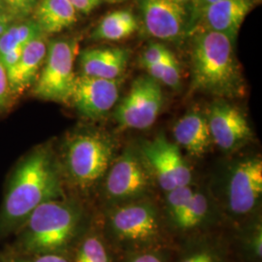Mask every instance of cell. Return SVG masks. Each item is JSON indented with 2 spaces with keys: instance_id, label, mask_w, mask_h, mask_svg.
Here are the masks:
<instances>
[{
  "instance_id": "1",
  "label": "cell",
  "mask_w": 262,
  "mask_h": 262,
  "mask_svg": "<svg viewBox=\"0 0 262 262\" xmlns=\"http://www.w3.org/2000/svg\"><path fill=\"white\" fill-rule=\"evenodd\" d=\"M60 195V181L51 151L47 148L32 150L10 179L0 212V229L24 225L38 206Z\"/></svg>"
},
{
  "instance_id": "2",
  "label": "cell",
  "mask_w": 262,
  "mask_h": 262,
  "mask_svg": "<svg viewBox=\"0 0 262 262\" xmlns=\"http://www.w3.org/2000/svg\"><path fill=\"white\" fill-rule=\"evenodd\" d=\"M234 41L224 34L198 31L192 34L191 84L195 91L223 98L245 93Z\"/></svg>"
},
{
  "instance_id": "3",
  "label": "cell",
  "mask_w": 262,
  "mask_h": 262,
  "mask_svg": "<svg viewBox=\"0 0 262 262\" xmlns=\"http://www.w3.org/2000/svg\"><path fill=\"white\" fill-rule=\"evenodd\" d=\"M78 223L75 207L60 199L49 200L28 215L20 244L29 253H56L73 238Z\"/></svg>"
},
{
  "instance_id": "4",
  "label": "cell",
  "mask_w": 262,
  "mask_h": 262,
  "mask_svg": "<svg viewBox=\"0 0 262 262\" xmlns=\"http://www.w3.org/2000/svg\"><path fill=\"white\" fill-rule=\"evenodd\" d=\"M77 43L56 39L48 44L47 54L34 83L33 94L43 100L66 103L70 101L75 82Z\"/></svg>"
},
{
  "instance_id": "5",
  "label": "cell",
  "mask_w": 262,
  "mask_h": 262,
  "mask_svg": "<svg viewBox=\"0 0 262 262\" xmlns=\"http://www.w3.org/2000/svg\"><path fill=\"white\" fill-rule=\"evenodd\" d=\"M113 151L111 141L102 134L76 135L66 150V167L76 185L86 188L103 177L110 167Z\"/></svg>"
},
{
  "instance_id": "6",
  "label": "cell",
  "mask_w": 262,
  "mask_h": 262,
  "mask_svg": "<svg viewBox=\"0 0 262 262\" xmlns=\"http://www.w3.org/2000/svg\"><path fill=\"white\" fill-rule=\"evenodd\" d=\"M140 151L147 168L165 192L190 185L191 170L177 144L160 134L151 140L144 142Z\"/></svg>"
},
{
  "instance_id": "7",
  "label": "cell",
  "mask_w": 262,
  "mask_h": 262,
  "mask_svg": "<svg viewBox=\"0 0 262 262\" xmlns=\"http://www.w3.org/2000/svg\"><path fill=\"white\" fill-rule=\"evenodd\" d=\"M163 106V93L159 82L150 76L138 77L127 95L115 111V119L124 128L146 129L159 117Z\"/></svg>"
},
{
  "instance_id": "8",
  "label": "cell",
  "mask_w": 262,
  "mask_h": 262,
  "mask_svg": "<svg viewBox=\"0 0 262 262\" xmlns=\"http://www.w3.org/2000/svg\"><path fill=\"white\" fill-rule=\"evenodd\" d=\"M114 237L132 247H149L160 237V222L155 207L130 203L117 208L109 219Z\"/></svg>"
},
{
  "instance_id": "9",
  "label": "cell",
  "mask_w": 262,
  "mask_h": 262,
  "mask_svg": "<svg viewBox=\"0 0 262 262\" xmlns=\"http://www.w3.org/2000/svg\"><path fill=\"white\" fill-rule=\"evenodd\" d=\"M150 173L142 158L125 150L108 169L105 189L117 201L136 200L150 188Z\"/></svg>"
},
{
  "instance_id": "10",
  "label": "cell",
  "mask_w": 262,
  "mask_h": 262,
  "mask_svg": "<svg viewBox=\"0 0 262 262\" xmlns=\"http://www.w3.org/2000/svg\"><path fill=\"white\" fill-rule=\"evenodd\" d=\"M206 118L212 142L225 152L240 149L252 138L246 116L235 105L215 101L209 107Z\"/></svg>"
},
{
  "instance_id": "11",
  "label": "cell",
  "mask_w": 262,
  "mask_h": 262,
  "mask_svg": "<svg viewBox=\"0 0 262 262\" xmlns=\"http://www.w3.org/2000/svg\"><path fill=\"white\" fill-rule=\"evenodd\" d=\"M121 80H106L90 76H76L70 101L77 111L88 119L104 117L116 105Z\"/></svg>"
},
{
  "instance_id": "12",
  "label": "cell",
  "mask_w": 262,
  "mask_h": 262,
  "mask_svg": "<svg viewBox=\"0 0 262 262\" xmlns=\"http://www.w3.org/2000/svg\"><path fill=\"white\" fill-rule=\"evenodd\" d=\"M146 30L152 37L180 42L188 31V19L183 5L172 0H138Z\"/></svg>"
},
{
  "instance_id": "13",
  "label": "cell",
  "mask_w": 262,
  "mask_h": 262,
  "mask_svg": "<svg viewBox=\"0 0 262 262\" xmlns=\"http://www.w3.org/2000/svg\"><path fill=\"white\" fill-rule=\"evenodd\" d=\"M262 194L261 159H244L232 170L227 185V204L235 215H247L256 208Z\"/></svg>"
},
{
  "instance_id": "14",
  "label": "cell",
  "mask_w": 262,
  "mask_h": 262,
  "mask_svg": "<svg viewBox=\"0 0 262 262\" xmlns=\"http://www.w3.org/2000/svg\"><path fill=\"white\" fill-rule=\"evenodd\" d=\"M254 4L253 0H220L198 14L187 33L212 31L224 34L235 42L239 29Z\"/></svg>"
},
{
  "instance_id": "15",
  "label": "cell",
  "mask_w": 262,
  "mask_h": 262,
  "mask_svg": "<svg viewBox=\"0 0 262 262\" xmlns=\"http://www.w3.org/2000/svg\"><path fill=\"white\" fill-rule=\"evenodd\" d=\"M130 51L124 48L86 49L80 54L82 75L106 80H117L124 73Z\"/></svg>"
},
{
  "instance_id": "16",
  "label": "cell",
  "mask_w": 262,
  "mask_h": 262,
  "mask_svg": "<svg viewBox=\"0 0 262 262\" xmlns=\"http://www.w3.org/2000/svg\"><path fill=\"white\" fill-rule=\"evenodd\" d=\"M173 134L177 145L194 158L204 156L212 144L206 114L198 110L188 111L179 119Z\"/></svg>"
},
{
  "instance_id": "17",
  "label": "cell",
  "mask_w": 262,
  "mask_h": 262,
  "mask_svg": "<svg viewBox=\"0 0 262 262\" xmlns=\"http://www.w3.org/2000/svg\"><path fill=\"white\" fill-rule=\"evenodd\" d=\"M47 47L42 35L29 42L23 50L19 60L7 71L12 94H21L34 84L44 63Z\"/></svg>"
},
{
  "instance_id": "18",
  "label": "cell",
  "mask_w": 262,
  "mask_h": 262,
  "mask_svg": "<svg viewBox=\"0 0 262 262\" xmlns=\"http://www.w3.org/2000/svg\"><path fill=\"white\" fill-rule=\"evenodd\" d=\"M77 13L68 0H40L33 19L43 34H55L73 26Z\"/></svg>"
},
{
  "instance_id": "19",
  "label": "cell",
  "mask_w": 262,
  "mask_h": 262,
  "mask_svg": "<svg viewBox=\"0 0 262 262\" xmlns=\"http://www.w3.org/2000/svg\"><path fill=\"white\" fill-rule=\"evenodd\" d=\"M139 28L138 20L129 10H117L104 16L92 34L95 41H121L131 36Z\"/></svg>"
},
{
  "instance_id": "20",
  "label": "cell",
  "mask_w": 262,
  "mask_h": 262,
  "mask_svg": "<svg viewBox=\"0 0 262 262\" xmlns=\"http://www.w3.org/2000/svg\"><path fill=\"white\" fill-rule=\"evenodd\" d=\"M42 35L34 19L14 21L0 37V57L10 52L24 49L29 42Z\"/></svg>"
},
{
  "instance_id": "21",
  "label": "cell",
  "mask_w": 262,
  "mask_h": 262,
  "mask_svg": "<svg viewBox=\"0 0 262 262\" xmlns=\"http://www.w3.org/2000/svg\"><path fill=\"white\" fill-rule=\"evenodd\" d=\"M208 210L209 203L206 196L201 192L195 191L184 212L173 224L182 230L195 228L204 222Z\"/></svg>"
},
{
  "instance_id": "22",
  "label": "cell",
  "mask_w": 262,
  "mask_h": 262,
  "mask_svg": "<svg viewBox=\"0 0 262 262\" xmlns=\"http://www.w3.org/2000/svg\"><path fill=\"white\" fill-rule=\"evenodd\" d=\"M144 68L148 72V75L159 84H165L173 90H178L180 88L182 74L178 59L166 63L145 66Z\"/></svg>"
},
{
  "instance_id": "23",
  "label": "cell",
  "mask_w": 262,
  "mask_h": 262,
  "mask_svg": "<svg viewBox=\"0 0 262 262\" xmlns=\"http://www.w3.org/2000/svg\"><path fill=\"white\" fill-rule=\"evenodd\" d=\"M76 262H110L103 242L96 236L84 238L76 254Z\"/></svg>"
},
{
  "instance_id": "24",
  "label": "cell",
  "mask_w": 262,
  "mask_h": 262,
  "mask_svg": "<svg viewBox=\"0 0 262 262\" xmlns=\"http://www.w3.org/2000/svg\"><path fill=\"white\" fill-rule=\"evenodd\" d=\"M195 190H193L190 186L177 187L173 190L166 192V204L167 212L171 221L174 223L181 214L184 212L187 204L191 200Z\"/></svg>"
},
{
  "instance_id": "25",
  "label": "cell",
  "mask_w": 262,
  "mask_h": 262,
  "mask_svg": "<svg viewBox=\"0 0 262 262\" xmlns=\"http://www.w3.org/2000/svg\"><path fill=\"white\" fill-rule=\"evenodd\" d=\"M175 59H177V57L169 48L160 43H150L142 53L139 61L141 66L145 67L166 63Z\"/></svg>"
},
{
  "instance_id": "26",
  "label": "cell",
  "mask_w": 262,
  "mask_h": 262,
  "mask_svg": "<svg viewBox=\"0 0 262 262\" xmlns=\"http://www.w3.org/2000/svg\"><path fill=\"white\" fill-rule=\"evenodd\" d=\"M40 0H2L6 13L14 19H26L34 12Z\"/></svg>"
},
{
  "instance_id": "27",
  "label": "cell",
  "mask_w": 262,
  "mask_h": 262,
  "mask_svg": "<svg viewBox=\"0 0 262 262\" xmlns=\"http://www.w3.org/2000/svg\"><path fill=\"white\" fill-rule=\"evenodd\" d=\"M180 262H221V259L213 249L203 247L187 253Z\"/></svg>"
},
{
  "instance_id": "28",
  "label": "cell",
  "mask_w": 262,
  "mask_h": 262,
  "mask_svg": "<svg viewBox=\"0 0 262 262\" xmlns=\"http://www.w3.org/2000/svg\"><path fill=\"white\" fill-rule=\"evenodd\" d=\"M12 94L10 88L9 78L7 71L2 62L0 61V108L4 107Z\"/></svg>"
},
{
  "instance_id": "29",
  "label": "cell",
  "mask_w": 262,
  "mask_h": 262,
  "mask_svg": "<svg viewBox=\"0 0 262 262\" xmlns=\"http://www.w3.org/2000/svg\"><path fill=\"white\" fill-rule=\"evenodd\" d=\"M220 0H191V13H190V19L188 20V29L190 28L191 24L194 21V19H196L198 14L205 9L208 6L214 4L215 2H217ZM188 32V31H187Z\"/></svg>"
},
{
  "instance_id": "30",
  "label": "cell",
  "mask_w": 262,
  "mask_h": 262,
  "mask_svg": "<svg viewBox=\"0 0 262 262\" xmlns=\"http://www.w3.org/2000/svg\"><path fill=\"white\" fill-rule=\"evenodd\" d=\"M77 12L89 14L95 9L101 2V0H68Z\"/></svg>"
},
{
  "instance_id": "31",
  "label": "cell",
  "mask_w": 262,
  "mask_h": 262,
  "mask_svg": "<svg viewBox=\"0 0 262 262\" xmlns=\"http://www.w3.org/2000/svg\"><path fill=\"white\" fill-rule=\"evenodd\" d=\"M250 250L253 255L257 258L261 257L262 253V232L261 228H257L253 232L250 239Z\"/></svg>"
},
{
  "instance_id": "32",
  "label": "cell",
  "mask_w": 262,
  "mask_h": 262,
  "mask_svg": "<svg viewBox=\"0 0 262 262\" xmlns=\"http://www.w3.org/2000/svg\"><path fill=\"white\" fill-rule=\"evenodd\" d=\"M15 262H69L66 257L57 253H44L36 254L35 257L30 259H19Z\"/></svg>"
},
{
  "instance_id": "33",
  "label": "cell",
  "mask_w": 262,
  "mask_h": 262,
  "mask_svg": "<svg viewBox=\"0 0 262 262\" xmlns=\"http://www.w3.org/2000/svg\"><path fill=\"white\" fill-rule=\"evenodd\" d=\"M128 262H165L159 253L152 252H143L134 254Z\"/></svg>"
},
{
  "instance_id": "34",
  "label": "cell",
  "mask_w": 262,
  "mask_h": 262,
  "mask_svg": "<svg viewBox=\"0 0 262 262\" xmlns=\"http://www.w3.org/2000/svg\"><path fill=\"white\" fill-rule=\"evenodd\" d=\"M172 1H174V2H176V3H178L180 5H185V4H187V3H190V1L191 0H172Z\"/></svg>"
},
{
  "instance_id": "35",
  "label": "cell",
  "mask_w": 262,
  "mask_h": 262,
  "mask_svg": "<svg viewBox=\"0 0 262 262\" xmlns=\"http://www.w3.org/2000/svg\"><path fill=\"white\" fill-rule=\"evenodd\" d=\"M101 1H102V0H101ZM103 1L109 2V3H121V2H124V1H126V0H103Z\"/></svg>"
},
{
  "instance_id": "36",
  "label": "cell",
  "mask_w": 262,
  "mask_h": 262,
  "mask_svg": "<svg viewBox=\"0 0 262 262\" xmlns=\"http://www.w3.org/2000/svg\"><path fill=\"white\" fill-rule=\"evenodd\" d=\"M0 11H5L4 7H3V3H2V0H0Z\"/></svg>"
},
{
  "instance_id": "37",
  "label": "cell",
  "mask_w": 262,
  "mask_h": 262,
  "mask_svg": "<svg viewBox=\"0 0 262 262\" xmlns=\"http://www.w3.org/2000/svg\"><path fill=\"white\" fill-rule=\"evenodd\" d=\"M253 1H254V2H256V1H257V0H253Z\"/></svg>"
}]
</instances>
